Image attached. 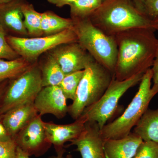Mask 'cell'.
Listing matches in <instances>:
<instances>
[{"label": "cell", "instance_id": "cell-1", "mask_svg": "<svg viewBox=\"0 0 158 158\" xmlns=\"http://www.w3.org/2000/svg\"><path fill=\"white\" fill-rule=\"evenodd\" d=\"M152 28L131 29L116 34L118 49L114 76L123 81L151 68L158 38Z\"/></svg>", "mask_w": 158, "mask_h": 158}, {"label": "cell", "instance_id": "cell-2", "mask_svg": "<svg viewBox=\"0 0 158 158\" xmlns=\"http://www.w3.org/2000/svg\"><path fill=\"white\" fill-rule=\"evenodd\" d=\"M89 18L94 25L113 37L131 29L152 28V20L131 0H106Z\"/></svg>", "mask_w": 158, "mask_h": 158}, {"label": "cell", "instance_id": "cell-3", "mask_svg": "<svg viewBox=\"0 0 158 158\" xmlns=\"http://www.w3.org/2000/svg\"><path fill=\"white\" fill-rule=\"evenodd\" d=\"M152 80V71L150 68L144 73L137 93L122 114L100 130L104 140L124 138L131 132L158 94V84H154L151 87Z\"/></svg>", "mask_w": 158, "mask_h": 158}, {"label": "cell", "instance_id": "cell-4", "mask_svg": "<svg viewBox=\"0 0 158 158\" xmlns=\"http://www.w3.org/2000/svg\"><path fill=\"white\" fill-rule=\"evenodd\" d=\"M72 19L78 42L95 61L114 75L118 52L115 37L106 35L94 25L89 18Z\"/></svg>", "mask_w": 158, "mask_h": 158}, {"label": "cell", "instance_id": "cell-5", "mask_svg": "<svg viewBox=\"0 0 158 158\" xmlns=\"http://www.w3.org/2000/svg\"><path fill=\"white\" fill-rule=\"evenodd\" d=\"M114 75L94 59L84 69L75 98L68 106V113L74 120L85 109L98 101L107 89Z\"/></svg>", "mask_w": 158, "mask_h": 158}, {"label": "cell", "instance_id": "cell-6", "mask_svg": "<svg viewBox=\"0 0 158 158\" xmlns=\"http://www.w3.org/2000/svg\"><path fill=\"white\" fill-rule=\"evenodd\" d=\"M42 88L41 71L35 62L18 76L9 80L0 101V118L13 108L34 102Z\"/></svg>", "mask_w": 158, "mask_h": 158}, {"label": "cell", "instance_id": "cell-7", "mask_svg": "<svg viewBox=\"0 0 158 158\" xmlns=\"http://www.w3.org/2000/svg\"><path fill=\"white\" fill-rule=\"evenodd\" d=\"M144 73L137 74L123 81H118L113 77L102 97L85 109L80 116L85 118L86 122L96 123L101 130L114 115L122 97L130 88L141 82Z\"/></svg>", "mask_w": 158, "mask_h": 158}, {"label": "cell", "instance_id": "cell-8", "mask_svg": "<svg viewBox=\"0 0 158 158\" xmlns=\"http://www.w3.org/2000/svg\"><path fill=\"white\" fill-rule=\"evenodd\" d=\"M6 39L20 56L33 63L36 62L41 54L59 45L78 42L73 29H67L53 35L31 38L8 35Z\"/></svg>", "mask_w": 158, "mask_h": 158}, {"label": "cell", "instance_id": "cell-9", "mask_svg": "<svg viewBox=\"0 0 158 158\" xmlns=\"http://www.w3.org/2000/svg\"><path fill=\"white\" fill-rule=\"evenodd\" d=\"M41 117L38 114L34 117L14 139L17 147L29 156H43L52 145L47 138Z\"/></svg>", "mask_w": 158, "mask_h": 158}, {"label": "cell", "instance_id": "cell-10", "mask_svg": "<svg viewBox=\"0 0 158 158\" xmlns=\"http://www.w3.org/2000/svg\"><path fill=\"white\" fill-rule=\"evenodd\" d=\"M65 75L84 70L94 58L78 42L62 44L49 51Z\"/></svg>", "mask_w": 158, "mask_h": 158}, {"label": "cell", "instance_id": "cell-11", "mask_svg": "<svg viewBox=\"0 0 158 158\" xmlns=\"http://www.w3.org/2000/svg\"><path fill=\"white\" fill-rule=\"evenodd\" d=\"M38 114L53 115L58 118H64L68 112L67 99L59 86L43 87L34 102Z\"/></svg>", "mask_w": 158, "mask_h": 158}, {"label": "cell", "instance_id": "cell-12", "mask_svg": "<svg viewBox=\"0 0 158 158\" xmlns=\"http://www.w3.org/2000/svg\"><path fill=\"white\" fill-rule=\"evenodd\" d=\"M70 142L71 145L76 146L82 158H106L104 140L96 123L87 122L83 131Z\"/></svg>", "mask_w": 158, "mask_h": 158}, {"label": "cell", "instance_id": "cell-13", "mask_svg": "<svg viewBox=\"0 0 158 158\" xmlns=\"http://www.w3.org/2000/svg\"><path fill=\"white\" fill-rule=\"evenodd\" d=\"M86 121L80 116L72 123L57 124L52 122H45L46 135L48 141L53 145L56 153L65 150L64 144L77 138L85 128Z\"/></svg>", "mask_w": 158, "mask_h": 158}, {"label": "cell", "instance_id": "cell-14", "mask_svg": "<svg viewBox=\"0 0 158 158\" xmlns=\"http://www.w3.org/2000/svg\"><path fill=\"white\" fill-rule=\"evenodd\" d=\"M24 2V0H13L0 6V25L7 33H11L17 37L29 36L22 11V6Z\"/></svg>", "mask_w": 158, "mask_h": 158}, {"label": "cell", "instance_id": "cell-15", "mask_svg": "<svg viewBox=\"0 0 158 158\" xmlns=\"http://www.w3.org/2000/svg\"><path fill=\"white\" fill-rule=\"evenodd\" d=\"M38 113L34 102L21 105L8 111L0 120L11 138L15 137Z\"/></svg>", "mask_w": 158, "mask_h": 158}, {"label": "cell", "instance_id": "cell-16", "mask_svg": "<svg viewBox=\"0 0 158 158\" xmlns=\"http://www.w3.org/2000/svg\"><path fill=\"white\" fill-rule=\"evenodd\" d=\"M143 141L132 132L124 138L105 140L104 149L106 158H133Z\"/></svg>", "mask_w": 158, "mask_h": 158}, {"label": "cell", "instance_id": "cell-17", "mask_svg": "<svg viewBox=\"0 0 158 158\" xmlns=\"http://www.w3.org/2000/svg\"><path fill=\"white\" fill-rule=\"evenodd\" d=\"M132 132L143 141L158 143V108L156 110L148 108L134 127Z\"/></svg>", "mask_w": 158, "mask_h": 158}, {"label": "cell", "instance_id": "cell-18", "mask_svg": "<svg viewBox=\"0 0 158 158\" xmlns=\"http://www.w3.org/2000/svg\"><path fill=\"white\" fill-rule=\"evenodd\" d=\"M73 27L71 18L60 17L51 11L41 13V27L43 36L58 34L67 29H73Z\"/></svg>", "mask_w": 158, "mask_h": 158}, {"label": "cell", "instance_id": "cell-19", "mask_svg": "<svg viewBox=\"0 0 158 158\" xmlns=\"http://www.w3.org/2000/svg\"><path fill=\"white\" fill-rule=\"evenodd\" d=\"M39 65L43 87L59 86L65 76L60 65L49 54L43 63Z\"/></svg>", "mask_w": 158, "mask_h": 158}, {"label": "cell", "instance_id": "cell-20", "mask_svg": "<svg viewBox=\"0 0 158 158\" xmlns=\"http://www.w3.org/2000/svg\"><path fill=\"white\" fill-rule=\"evenodd\" d=\"M35 63L21 57L13 60L0 59V83L18 76Z\"/></svg>", "mask_w": 158, "mask_h": 158}, {"label": "cell", "instance_id": "cell-21", "mask_svg": "<svg viewBox=\"0 0 158 158\" xmlns=\"http://www.w3.org/2000/svg\"><path fill=\"white\" fill-rule=\"evenodd\" d=\"M25 26L29 36L32 37L43 36L41 30V13L37 12L32 4L24 2L22 6Z\"/></svg>", "mask_w": 158, "mask_h": 158}, {"label": "cell", "instance_id": "cell-22", "mask_svg": "<svg viewBox=\"0 0 158 158\" xmlns=\"http://www.w3.org/2000/svg\"><path fill=\"white\" fill-rule=\"evenodd\" d=\"M102 3L101 0H76L69 5L71 18L84 19L90 18Z\"/></svg>", "mask_w": 158, "mask_h": 158}, {"label": "cell", "instance_id": "cell-23", "mask_svg": "<svg viewBox=\"0 0 158 158\" xmlns=\"http://www.w3.org/2000/svg\"><path fill=\"white\" fill-rule=\"evenodd\" d=\"M84 70L65 75L59 85L67 99L73 101L79 83L84 75Z\"/></svg>", "mask_w": 158, "mask_h": 158}, {"label": "cell", "instance_id": "cell-24", "mask_svg": "<svg viewBox=\"0 0 158 158\" xmlns=\"http://www.w3.org/2000/svg\"><path fill=\"white\" fill-rule=\"evenodd\" d=\"M7 35L6 31L0 25V59L15 60L20 56L9 45L6 39Z\"/></svg>", "mask_w": 158, "mask_h": 158}, {"label": "cell", "instance_id": "cell-25", "mask_svg": "<svg viewBox=\"0 0 158 158\" xmlns=\"http://www.w3.org/2000/svg\"><path fill=\"white\" fill-rule=\"evenodd\" d=\"M133 158H158V143L143 141Z\"/></svg>", "mask_w": 158, "mask_h": 158}, {"label": "cell", "instance_id": "cell-26", "mask_svg": "<svg viewBox=\"0 0 158 158\" xmlns=\"http://www.w3.org/2000/svg\"><path fill=\"white\" fill-rule=\"evenodd\" d=\"M17 148L14 140L0 141V158H16Z\"/></svg>", "mask_w": 158, "mask_h": 158}, {"label": "cell", "instance_id": "cell-27", "mask_svg": "<svg viewBox=\"0 0 158 158\" xmlns=\"http://www.w3.org/2000/svg\"><path fill=\"white\" fill-rule=\"evenodd\" d=\"M142 12L152 20L158 17V0H146Z\"/></svg>", "mask_w": 158, "mask_h": 158}, {"label": "cell", "instance_id": "cell-28", "mask_svg": "<svg viewBox=\"0 0 158 158\" xmlns=\"http://www.w3.org/2000/svg\"><path fill=\"white\" fill-rule=\"evenodd\" d=\"M151 69L152 71V81L154 84H158V38L157 47Z\"/></svg>", "mask_w": 158, "mask_h": 158}, {"label": "cell", "instance_id": "cell-29", "mask_svg": "<svg viewBox=\"0 0 158 158\" xmlns=\"http://www.w3.org/2000/svg\"><path fill=\"white\" fill-rule=\"evenodd\" d=\"M14 140L7 131L2 122L0 120V141H7Z\"/></svg>", "mask_w": 158, "mask_h": 158}, {"label": "cell", "instance_id": "cell-30", "mask_svg": "<svg viewBox=\"0 0 158 158\" xmlns=\"http://www.w3.org/2000/svg\"><path fill=\"white\" fill-rule=\"evenodd\" d=\"M65 152V150L62 151L60 152L57 153L56 156L51 157L50 158H66L64 157V154ZM29 156L23 152L19 148L17 147V153H16V158H30Z\"/></svg>", "mask_w": 158, "mask_h": 158}, {"label": "cell", "instance_id": "cell-31", "mask_svg": "<svg viewBox=\"0 0 158 158\" xmlns=\"http://www.w3.org/2000/svg\"><path fill=\"white\" fill-rule=\"evenodd\" d=\"M76 1V0H48L49 2L59 8L63 7L65 5L69 6L72 3Z\"/></svg>", "mask_w": 158, "mask_h": 158}, {"label": "cell", "instance_id": "cell-32", "mask_svg": "<svg viewBox=\"0 0 158 158\" xmlns=\"http://www.w3.org/2000/svg\"><path fill=\"white\" fill-rule=\"evenodd\" d=\"M145 1H146V0H133L134 2L135 3V5L136 7H137L140 11H142V9H143V5H144Z\"/></svg>", "mask_w": 158, "mask_h": 158}, {"label": "cell", "instance_id": "cell-33", "mask_svg": "<svg viewBox=\"0 0 158 158\" xmlns=\"http://www.w3.org/2000/svg\"><path fill=\"white\" fill-rule=\"evenodd\" d=\"M9 81V80H8V81H6L2 82V83H0V101H1L3 92H4V90L6 88V85L8 84Z\"/></svg>", "mask_w": 158, "mask_h": 158}, {"label": "cell", "instance_id": "cell-34", "mask_svg": "<svg viewBox=\"0 0 158 158\" xmlns=\"http://www.w3.org/2000/svg\"><path fill=\"white\" fill-rule=\"evenodd\" d=\"M152 27L155 31H158V17L152 20Z\"/></svg>", "mask_w": 158, "mask_h": 158}, {"label": "cell", "instance_id": "cell-35", "mask_svg": "<svg viewBox=\"0 0 158 158\" xmlns=\"http://www.w3.org/2000/svg\"><path fill=\"white\" fill-rule=\"evenodd\" d=\"M13 0H0V6H3V5H6L11 2L13 1Z\"/></svg>", "mask_w": 158, "mask_h": 158}, {"label": "cell", "instance_id": "cell-36", "mask_svg": "<svg viewBox=\"0 0 158 158\" xmlns=\"http://www.w3.org/2000/svg\"><path fill=\"white\" fill-rule=\"evenodd\" d=\"M66 158H73L72 156L70 154L67 155L66 156Z\"/></svg>", "mask_w": 158, "mask_h": 158}, {"label": "cell", "instance_id": "cell-37", "mask_svg": "<svg viewBox=\"0 0 158 158\" xmlns=\"http://www.w3.org/2000/svg\"><path fill=\"white\" fill-rule=\"evenodd\" d=\"M101 1H102V2H104V1H106V0H101Z\"/></svg>", "mask_w": 158, "mask_h": 158}]
</instances>
